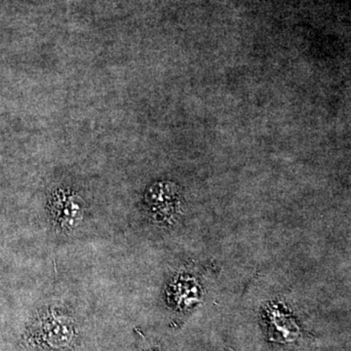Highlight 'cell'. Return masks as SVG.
<instances>
[{
  "mask_svg": "<svg viewBox=\"0 0 351 351\" xmlns=\"http://www.w3.org/2000/svg\"><path fill=\"white\" fill-rule=\"evenodd\" d=\"M77 339L78 328L75 317L56 307L38 311L27 328V341L32 346L43 350H71Z\"/></svg>",
  "mask_w": 351,
  "mask_h": 351,
  "instance_id": "obj_1",
  "label": "cell"
},
{
  "mask_svg": "<svg viewBox=\"0 0 351 351\" xmlns=\"http://www.w3.org/2000/svg\"><path fill=\"white\" fill-rule=\"evenodd\" d=\"M53 219L62 230H73L83 217V201L76 195L64 196L56 200L52 208Z\"/></svg>",
  "mask_w": 351,
  "mask_h": 351,
  "instance_id": "obj_2",
  "label": "cell"
},
{
  "mask_svg": "<svg viewBox=\"0 0 351 351\" xmlns=\"http://www.w3.org/2000/svg\"><path fill=\"white\" fill-rule=\"evenodd\" d=\"M138 351H159L157 350V348H142V350Z\"/></svg>",
  "mask_w": 351,
  "mask_h": 351,
  "instance_id": "obj_3",
  "label": "cell"
}]
</instances>
